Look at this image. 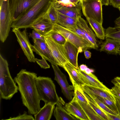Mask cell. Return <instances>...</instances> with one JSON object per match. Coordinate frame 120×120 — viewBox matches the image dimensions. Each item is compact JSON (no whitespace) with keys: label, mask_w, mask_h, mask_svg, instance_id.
<instances>
[{"label":"cell","mask_w":120,"mask_h":120,"mask_svg":"<svg viewBox=\"0 0 120 120\" xmlns=\"http://www.w3.org/2000/svg\"><path fill=\"white\" fill-rule=\"evenodd\" d=\"M118 54L120 56V45L119 46L117 50Z\"/></svg>","instance_id":"obj_47"},{"label":"cell","mask_w":120,"mask_h":120,"mask_svg":"<svg viewBox=\"0 0 120 120\" xmlns=\"http://www.w3.org/2000/svg\"><path fill=\"white\" fill-rule=\"evenodd\" d=\"M7 120H35L31 115L28 114L26 112H24L23 114H19L18 116L13 117L10 118L8 119H5Z\"/></svg>","instance_id":"obj_36"},{"label":"cell","mask_w":120,"mask_h":120,"mask_svg":"<svg viewBox=\"0 0 120 120\" xmlns=\"http://www.w3.org/2000/svg\"><path fill=\"white\" fill-rule=\"evenodd\" d=\"M55 0H40L30 10L13 21V28L26 29L30 28L33 24L47 12Z\"/></svg>","instance_id":"obj_2"},{"label":"cell","mask_w":120,"mask_h":120,"mask_svg":"<svg viewBox=\"0 0 120 120\" xmlns=\"http://www.w3.org/2000/svg\"><path fill=\"white\" fill-rule=\"evenodd\" d=\"M114 22L115 27L120 29V16L116 19Z\"/></svg>","instance_id":"obj_41"},{"label":"cell","mask_w":120,"mask_h":120,"mask_svg":"<svg viewBox=\"0 0 120 120\" xmlns=\"http://www.w3.org/2000/svg\"><path fill=\"white\" fill-rule=\"evenodd\" d=\"M63 47L68 62L77 69H79L78 63V56L80 53L79 49L67 41L63 45Z\"/></svg>","instance_id":"obj_14"},{"label":"cell","mask_w":120,"mask_h":120,"mask_svg":"<svg viewBox=\"0 0 120 120\" xmlns=\"http://www.w3.org/2000/svg\"><path fill=\"white\" fill-rule=\"evenodd\" d=\"M80 2L82 13L86 18L93 19L102 25V5L100 0H83Z\"/></svg>","instance_id":"obj_7"},{"label":"cell","mask_w":120,"mask_h":120,"mask_svg":"<svg viewBox=\"0 0 120 120\" xmlns=\"http://www.w3.org/2000/svg\"><path fill=\"white\" fill-rule=\"evenodd\" d=\"M88 117L89 120H103L95 112L88 103L77 101Z\"/></svg>","instance_id":"obj_25"},{"label":"cell","mask_w":120,"mask_h":120,"mask_svg":"<svg viewBox=\"0 0 120 120\" xmlns=\"http://www.w3.org/2000/svg\"><path fill=\"white\" fill-rule=\"evenodd\" d=\"M46 35L50 37L55 42L60 45H64L67 41L63 35L53 29Z\"/></svg>","instance_id":"obj_29"},{"label":"cell","mask_w":120,"mask_h":120,"mask_svg":"<svg viewBox=\"0 0 120 120\" xmlns=\"http://www.w3.org/2000/svg\"><path fill=\"white\" fill-rule=\"evenodd\" d=\"M80 1H81V0H79Z\"/></svg>","instance_id":"obj_49"},{"label":"cell","mask_w":120,"mask_h":120,"mask_svg":"<svg viewBox=\"0 0 120 120\" xmlns=\"http://www.w3.org/2000/svg\"><path fill=\"white\" fill-rule=\"evenodd\" d=\"M94 71V70L93 69H90L87 68L84 72L86 74L89 75L92 73V72H93Z\"/></svg>","instance_id":"obj_44"},{"label":"cell","mask_w":120,"mask_h":120,"mask_svg":"<svg viewBox=\"0 0 120 120\" xmlns=\"http://www.w3.org/2000/svg\"><path fill=\"white\" fill-rule=\"evenodd\" d=\"M37 77L36 73L22 69L14 78L18 84L23 104L27 109L28 113L34 115L41 108V100L35 83Z\"/></svg>","instance_id":"obj_1"},{"label":"cell","mask_w":120,"mask_h":120,"mask_svg":"<svg viewBox=\"0 0 120 120\" xmlns=\"http://www.w3.org/2000/svg\"><path fill=\"white\" fill-rule=\"evenodd\" d=\"M29 36L33 40L39 39L45 41V36L42 35L34 30L32 31L31 33H30Z\"/></svg>","instance_id":"obj_37"},{"label":"cell","mask_w":120,"mask_h":120,"mask_svg":"<svg viewBox=\"0 0 120 120\" xmlns=\"http://www.w3.org/2000/svg\"><path fill=\"white\" fill-rule=\"evenodd\" d=\"M87 68L86 65L82 64L79 66V68L81 71L84 72Z\"/></svg>","instance_id":"obj_45"},{"label":"cell","mask_w":120,"mask_h":120,"mask_svg":"<svg viewBox=\"0 0 120 120\" xmlns=\"http://www.w3.org/2000/svg\"><path fill=\"white\" fill-rule=\"evenodd\" d=\"M77 20L58 13V20L56 24L66 28L76 25Z\"/></svg>","instance_id":"obj_26"},{"label":"cell","mask_w":120,"mask_h":120,"mask_svg":"<svg viewBox=\"0 0 120 120\" xmlns=\"http://www.w3.org/2000/svg\"><path fill=\"white\" fill-rule=\"evenodd\" d=\"M84 52V54L85 58L87 59H89L91 56V53L89 51L85 50Z\"/></svg>","instance_id":"obj_42"},{"label":"cell","mask_w":120,"mask_h":120,"mask_svg":"<svg viewBox=\"0 0 120 120\" xmlns=\"http://www.w3.org/2000/svg\"><path fill=\"white\" fill-rule=\"evenodd\" d=\"M35 83L40 99L45 103H50L55 105L61 99L58 96L55 85L50 78L37 77Z\"/></svg>","instance_id":"obj_4"},{"label":"cell","mask_w":120,"mask_h":120,"mask_svg":"<svg viewBox=\"0 0 120 120\" xmlns=\"http://www.w3.org/2000/svg\"><path fill=\"white\" fill-rule=\"evenodd\" d=\"M53 5L58 13L76 20L81 16L80 2L75 7H66Z\"/></svg>","instance_id":"obj_19"},{"label":"cell","mask_w":120,"mask_h":120,"mask_svg":"<svg viewBox=\"0 0 120 120\" xmlns=\"http://www.w3.org/2000/svg\"><path fill=\"white\" fill-rule=\"evenodd\" d=\"M103 110L107 116L109 120H120V116L119 115H115L110 114L106 112L104 110Z\"/></svg>","instance_id":"obj_39"},{"label":"cell","mask_w":120,"mask_h":120,"mask_svg":"<svg viewBox=\"0 0 120 120\" xmlns=\"http://www.w3.org/2000/svg\"><path fill=\"white\" fill-rule=\"evenodd\" d=\"M118 8V9L120 12V7H119Z\"/></svg>","instance_id":"obj_48"},{"label":"cell","mask_w":120,"mask_h":120,"mask_svg":"<svg viewBox=\"0 0 120 120\" xmlns=\"http://www.w3.org/2000/svg\"><path fill=\"white\" fill-rule=\"evenodd\" d=\"M10 75L7 60L0 55V91L3 99L10 100L17 92L18 86Z\"/></svg>","instance_id":"obj_3"},{"label":"cell","mask_w":120,"mask_h":120,"mask_svg":"<svg viewBox=\"0 0 120 120\" xmlns=\"http://www.w3.org/2000/svg\"><path fill=\"white\" fill-rule=\"evenodd\" d=\"M77 70L80 78L84 84L110 91V89L101 82L92 73L90 74H88L81 71L79 69H77Z\"/></svg>","instance_id":"obj_16"},{"label":"cell","mask_w":120,"mask_h":120,"mask_svg":"<svg viewBox=\"0 0 120 120\" xmlns=\"http://www.w3.org/2000/svg\"><path fill=\"white\" fill-rule=\"evenodd\" d=\"M64 108L70 114L79 120H89L87 116L78 101L73 99L66 103Z\"/></svg>","instance_id":"obj_15"},{"label":"cell","mask_w":120,"mask_h":120,"mask_svg":"<svg viewBox=\"0 0 120 120\" xmlns=\"http://www.w3.org/2000/svg\"><path fill=\"white\" fill-rule=\"evenodd\" d=\"M40 0H10L12 22L27 12Z\"/></svg>","instance_id":"obj_8"},{"label":"cell","mask_w":120,"mask_h":120,"mask_svg":"<svg viewBox=\"0 0 120 120\" xmlns=\"http://www.w3.org/2000/svg\"><path fill=\"white\" fill-rule=\"evenodd\" d=\"M109 4L114 7L118 8L120 6V0H109Z\"/></svg>","instance_id":"obj_40"},{"label":"cell","mask_w":120,"mask_h":120,"mask_svg":"<svg viewBox=\"0 0 120 120\" xmlns=\"http://www.w3.org/2000/svg\"><path fill=\"white\" fill-rule=\"evenodd\" d=\"M76 25L83 32L89 42L93 45L95 49L97 48L98 46L96 35L89 27L86 22L81 16L77 19Z\"/></svg>","instance_id":"obj_17"},{"label":"cell","mask_w":120,"mask_h":120,"mask_svg":"<svg viewBox=\"0 0 120 120\" xmlns=\"http://www.w3.org/2000/svg\"><path fill=\"white\" fill-rule=\"evenodd\" d=\"M83 92L84 94L86 97L88 103L97 114L103 120H109L108 117L103 110L89 95L84 91Z\"/></svg>","instance_id":"obj_27"},{"label":"cell","mask_w":120,"mask_h":120,"mask_svg":"<svg viewBox=\"0 0 120 120\" xmlns=\"http://www.w3.org/2000/svg\"><path fill=\"white\" fill-rule=\"evenodd\" d=\"M51 64L54 72V79L60 86L62 92L65 97L69 100H71L74 94L73 85H69L66 75L60 71L58 65Z\"/></svg>","instance_id":"obj_10"},{"label":"cell","mask_w":120,"mask_h":120,"mask_svg":"<svg viewBox=\"0 0 120 120\" xmlns=\"http://www.w3.org/2000/svg\"><path fill=\"white\" fill-rule=\"evenodd\" d=\"M63 68L67 71L74 87L77 86L80 87L84 84L81 80L77 69L68 62L64 65Z\"/></svg>","instance_id":"obj_21"},{"label":"cell","mask_w":120,"mask_h":120,"mask_svg":"<svg viewBox=\"0 0 120 120\" xmlns=\"http://www.w3.org/2000/svg\"><path fill=\"white\" fill-rule=\"evenodd\" d=\"M55 105L50 103H45L38 112L34 115L35 120H50L55 109Z\"/></svg>","instance_id":"obj_22"},{"label":"cell","mask_w":120,"mask_h":120,"mask_svg":"<svg viewBox=\"0 0 120 120\" xmlns=\"http://www.w3.org/2000/svg\"><path fill=\"white\" fill-rule=\"evenodd\" d=\"M105 39L101 45L100 51L109 54L117 55V50L120 45V41L108 37H105Z\"/></svg>","instance_id":"obj_18"},{"label":"cell","mask_w":120,"mask_h":120,"mask_svg":"<svg viewBox=\"0 0 120 120\" xmlns=\"http://www.w3.org/2000/svg\"><path fill=\"white\" fill-rule=\"evenodd\" d=\"M100 1L102 5L108 6L110 3L109 0H100Z\"/></svg>","instance_id":"obj_43"},{"label":"cell","mask_w":120,"mask_h":120,"mask_svg":"<svg viewBox=\"0 0 120 120\" xmlns=\"http://www.w3.org/2000/svg\"><path fill=\"white\" fill-rule=\"evenodd\" d=\"M42 58L41 60L36 58V61L41 68L44 69L49 68L50 66L47 63L46 60L43 57H42Z\"/></svg>","instance_id":"obj_38"},{"label":"cell","mask_w":120,"mask_h":120,"mask_svg":"<svg viewBox=\"0 0 120 120\" xmlns=\"http://www.w3.org/2000/svg\"><path fill=\"white\" fill-rule=\"evenodd\" d=\"M33 40L34 45H32V46L33 51L49 61L51 64L58 65L45 41L39 39Z\"/></svg>","instance_id":"obj_12"},{"label":"cell","mask_w":120,"mask_h":120,"mask_svg":"<svg viewBox=\"0 0 120 120\" xmlns=\"http://www.w3.org/2000/svg\"><path fill=\"white\" fill-rule=\"evenodd\" d=\"M112 80L117 83L120 86V77H116L115 78Z\"/></svg>","instance_id":"obj_46"},{"label":"cell","mask_w":120,"mask_h":120,"mask_svg":"<svg viewBox=\"0 0 120 120\" xmlns=\"http://www.w3.org/2000/svg\"><path fill=\"white\" fill-rule=\"evenodd\" d=\"M66 28L70 31L86 40L89 42L85 37L83 32L77 26L76 24L75 26L67 27Z\"/></svg>","instance_id":"obj_35"},{"label":"cell","mask_w":120,"mask_h":120,"mask_svg":"<svg viewBox=\"0 0 120 120\" xmlns=\"http://www.w3.org/2000/svg\"><path fill=\"white\" fill-rule=\"evenodd\" d=\"M94 94L96 97L112 110L117 115H119L118 108L116 103L110 100Z\"/></svg>","instance_id":"obj_33"},{"label":"cell","mask_w":120,"mask_h":120,"mask_svg":"<svg viewBox=\"0 0 120 120\" xmlns=\"http://www.w3.org/2000/svg\"><path fill=\"white\" fill-rule=\"evenodd\" d=\"M12 31L15 34L17 41L28 61L35 62L36 58L32 49V45L29 40L26 29L21 31L19 29L14 28Z\"/></svg>","instance_id":"obj_9"},{"label":"cell","mask_w":120,"mask_h":120,"mask_svg":"<svg viewBox=\"0 0 120 120\" xmlns=\"http://www.w3.org/2000/svg\"><path fill=\"white\" fill-rule=\"evenodd\" d=\"M80 2L79 0H55L53 4L64 7H74L77 6Z\"/></svg>","instance_id":"obj_31"},{"label":"cell","mask_w":120,"mask_h":120,"mask_svg":"<svg viewBox=\"0 0 120 120\" xmlns=\"http://www.w3.org/2000/svg\"><path fill=\"white\" fill-rule=\"evenodd\" d=\"M82 0H81V1Z\"/></svg>","instance_id":"obj_50"},{"label":"cell","mask_w":120,"mask_h":120,"mask_svg":"<svg viewBox=\"0 0 120 120\" xmlns=\"http://www.w3.org/2000/svg\"><path fill=\"white\" fill-rule=\"evenodd\" d=\"M46 15L51 22L54 25L56 24L58 17V13L53 4L51 6Z\"/></svg>","instance_id":"obj_32"},{"label":"cell","mask_w":120,"mask_h":120,"mask_svg":"<svg viewBox=\"0 0 120 120\" xmlns=\"http://www.w3.org/2000/svg\"><path fill=\"white\" fill-rule=\"evenodd\" d=\"M45 42L49 49L58 65L63 68L64 65L68 62L63 49V45L55 42L50 37L45 36Z\"/></svg>","instance_id":"obj_11"},{"label":"cell","mask_w":120,"mask_h":120,"mask_svg":"<svg viewBox=\"0 0 120 120\" xmlns=\"http://www.w3.org/2000/svg\"><path fill=\"white\" fill-rule=\"evenodd\" d=\"M82 89L88 90L94 94L110 100L116 103V99L110 91L100 88L84 84L81 87Z\"/></svg>","instance_id":"obj_23"},{"label":"cell","mask_w":120,"mask_h":120,"mask_svg":"<svg viewBox=\"0 0 120 120\" xmlns=\"http://www.w3.org/2000/svg\"><path fill=\"white\" fill-rule=\"evenodd\" d=\"M86 19L97 37L100 39L104 40L105 38V30L102 25L93 19Z\"/></svg>","instance_id":"obj_24"},{"label":"cell","mask_w":120,"mask_h":120,"mask_svg":"<svg viewBox=\"0 0 120 120\" xmlns=\"http://www.w3.org/2000/svg\"><path fill=\"white\" fill-rule=\"evenodd\" d=\"M105 37L111 38L120 41V29L109 27L105 30Z\"/></svg>","instance_id":"obj_28"},{"label":"cell","mask_w":120,"mask_h":120,"mask_svg":"<svg viewBox=\"0 0 120 120\" xmlns=\"http://www.w3.org/2000/svg\"><path fill=\"white\" fill-rule=\"evenodd\" d=\"M64 102L61 98L56 104L53 115L57 120H76L79 119L69 114L62 106Z\"/></svg>","instance_id":"obj_20"},{"label":"cell","mask_w":120,"mask_h":120,"mask_svg":"<svg viewBox=\"0 0 120 120\" xmlns=\"http://www.w3.org/2000/svg\"><path fill=\"white\" fill-rule=\"evenodd\" d=\"M53 29L60 34L67 41L75 46L80 53L89 49H95L93 45L87 41L58 24H54Z\"/></svg>","instance_id":"obj_6"},{"label":"cell","mask_w":120,"mask_h":120,"mask_svg":"<svg viewBox=\"0 0 120 120\" xmlns=\"http://www.w3.org/2000/svg\"><path fill=\"white\" fill-rule=\"evenodd\" d=\"M112 82L114 86L110 89V91L115 98L120 101V86L112 80Z\"/></svg>","instance_id":"obj_34"},{"label":"cell","mask_w":120,"mask_h":120,"mask_svg":"<svg viewBox=\"0 0 120 120\" xmlns=\"http://www.w3.org/2000/svg\"><path fill=\"white\" fill-rule=\"evenodd\" d=\"M74 97L73 99L82 102L88 103V100L84 95L82 89L77 86L74 87Z\"/></svg>","instance_id":"obj_30"},{"label":"cell","mask_w":120,"mask_h":120,"mask_svg":"<svg viewBox=\"0 0 120 120\" xmlns=\"http://www.w3.org/2000/svg\"><path fill=\"white\" fill-rule=\"evenodd\" d=\"M53 25L46 14L36 21L30 28L45 36L53 30Z\"/></svg>","instance_id":"obj_13"},{"label":"cell","mask_w":120,"mask_h":120,"mask_svg":"<svg viewBox=\"0 0 120 120\" xmlns=\"http://www.w3.org/2000/svg\"><path fill=\"white\" fill-rule=\"evenodd\" d=\"M0 39L4 42L8 37L12 21L10 0H0Z\"/></svg>","instance_id":"obj_5"}]
</instances>
